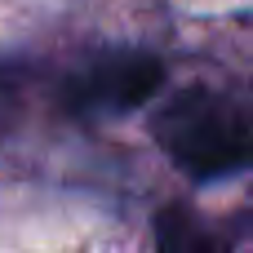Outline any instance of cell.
Listing matches in <instances>:
<instances>
[{"mask_svg": "<svg viewBox=\"0 0 253 253\" xmlns=\"http://www.w3.org/2000/svg\"><path fill=\"white\" fill-rule=\"evenodd\" d=\"M156 138L169 151V160L209 182L222 173H236L253 160V129L249 120L218 93L209 89H187L178 93L160 116H156Z\"/></svg>", "mask_w": 253, "mask_h": 253, "instance_id": "1", "label": "cell"}, {"mask_svg": "<svg viewBox=\"0 0 253 253\" xmlns=\"http://www.w3.org/2000/svg\"><path fill=\"white\" fill-rule=\"evenodd\" d=\"M165 84V62L156 53H111L71 84V107H111L133 111L156 98Z\"/></svg>", "mask_w": 253, "mask_h": 253, "instance_id": "2", "label": "cell"}, {"mask_svg": "<svg viewBox=\"0 0 253 253\" xmlns=\"http://www.w3.org/2000/svg\"><path fill=\"white\" fill-rule=\"evenodd\" d=\"M4 84H9V71H4V67H0V89H4Z\"/></svg>", "mask_w": 253, "mask_h": 253, "instance_id": "3", "label": "cell"}]
</instances>
